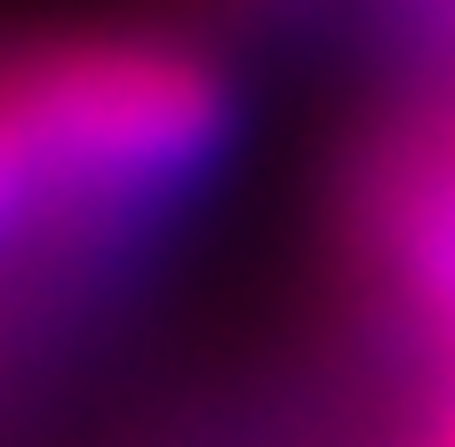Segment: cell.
Wrapping results in <instances>:
<instances>
[{"label":"cell","mask_w":455,"mask_h":447,"mask_svg":"<svg viewBox=\"0 0 455 447\" xmlns=\"http://www.w3.org/2000/svg\"><path fill=\"white\" fill-rule=\"evenodd\" d=\"M240 136L216 16L80 8L0 32V312L72 296L168 224Z\"/></svg>","instance_id":"cell-1"}]
</instances>
